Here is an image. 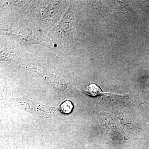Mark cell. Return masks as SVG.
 <instances>
[{"label": "cell", "instance_id": "cell-3", "mask_svg": "<svg viewBox=\"0 0 149 149\" xmlns=\"http://www.w3.org/2000/svg\"><path fill=\"white\" fill-rule=\"evenodd\" d=\"M146 89L147 93L149 94V77L147 80L146 83Z\"/></svg>", "mask_w": 149, "mask_h": 149}, {"label": "cell", "instance_id": "cell-2", "mask_svg": "<svg viewBox=\"0 0 149 149\" xmlns=\"http://www.w3.org/2000/svg\"><path fill=\"white\" fill-rule=\"evenodd\" d=\"M73 107L72 102L69 101H67L61 105L60 110L63 113H69L72 111Z\"/></svg>", "mask_w": 149, "mask_h": 149}, {"label": "cell", "instance_id": "cell-1", "mask_svg": "<svg viewBox=\"0 0 149 149\" xmlns=\"http://www.w3.org/2000/svg\"><path fill=\"white\" fill-rule=\"evenodd\" d=\"M85 92L88 95L92 97H96L102 93L99 87L94 84H90L87 86L85 88Z\"/></svg>", "mask_w": 149, "mask_h": 149}]
</instances>
